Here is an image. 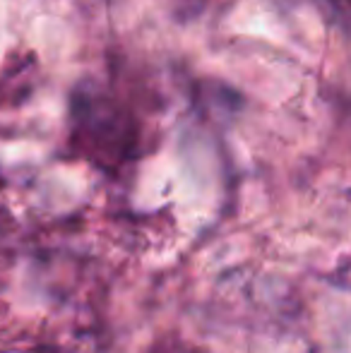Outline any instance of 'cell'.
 Wrapping results in <instances>:
<instances>
[{"mask_svg": "<svg viewBox=\"0 0 351 353\" xmlns=\"http://www.w3.org/2000/svg\"><path fill=\"white\" fill-rule=\"evenodd\" d=\"M150 353H188V351L181 349L178 344H166V346H157V349H152Z\"/></svg>", "mask_w": 351, "mask_h": 353, "instance_id": "cell-1", "label": "cell"}]
</instances>
